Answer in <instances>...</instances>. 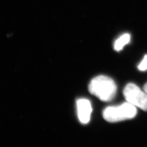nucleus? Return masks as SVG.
Returning <instances> with one entry per match:
<instances>
[{"instance_id":"obj_5","label":"nucleus","mask_w":147,"mask_h":147,"mask_svg":"<svg viewBox=\"0 0 147 147\" xmlns=\"http://www.w3.org/2000/svg\"><path fill=\"white\" fill-rule=\"evenodd\" d=\"M130 36L129 34H125L121 36L119 39H118L115 42L114 48L115 50L119 51H121L125 45L130 42Z\"/></svg>"},{"instance_id":"obj_6","label":"nucleus","mask_w":147,"mask_h":147,"mask_svg":"<svg viewBox=\"0 0 147 147\" xmlns=\"http://www.w3.org/2000/svg\"><path fill=\"white\" fill-rule=\"evenodd\" d=\"M138 68L141 71H145L147 70V55H145L142 62L139 64Z\"/></svg>"},{"instance_id":"obj_4","label":"nucleus","mask_w":147,"mask_h":147,"mask_svg":"<svg viewBox=\"0 0 147 147\" xmlns=\"http://www.w3.org/2000/svg\"><path fill=\"white\" fill-rule=\"evenodd\" d=\"M77 107L79 120L82 124H87L92 112L91 104L89 100L81 99L77 101Z\"/></svg>"},{"instance_id":"obj_1","label":"nucleus","mask_w":147,"mask_h":147,"mask_svg":"<svg viewBox=\"0 0 147 147\" xmlns=\"http://www.w3.org/2000/svg\"><path fill=\"white\" fill-rule=\"evenodd\" d=\"M89 92L102 101L113 99L117 92L114 81L106 76L101 75L93 79L89 85Z\"/></svg>"},{"instance_id":"obj_2","label":"nucleus","mask_w":147,"mask_h":147,"mask_svg":"<svg viewBox=\"0 0 147 147\" xmlns=\"http://www.w3.org/2000/svg\"><path fill=\"white\" fill-rule=\"evenodd\" d=\"M102 115L105 120L110 123L130 119L136 116V107L126 102L119 106L106 108Z\"/></svg>"},{"instance_id":"obj_3","label":"nucleus","mask_w":147,"mask_h":147,"mask_svg":"<svg viewBox=\"0 0 147 147\" xmlns=\"http://www.w3.org/2000/svg\"><path fill=\"white\" fill-rule=\"evenodd\" d=\"M126 101L143 111H147V93L134 84H127L123 91Z\"/></svg>"},{"instance_id":"obj_7","label":"nucleus","mask_w":147,"mask_h":147,"mask_svg":"<svg viewBox=\"0 0 147 147\" xmlns=\"http://www.w3.org/2000/svg\"><path fill=\"white\" fill-rule=\"evenodd\" d=\"M143 89H144V90L147 93V84H146L144 86V87H143Z\"/></svg>"}]
</instances>
